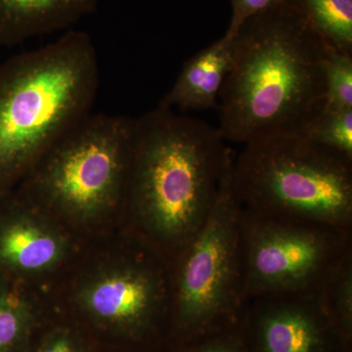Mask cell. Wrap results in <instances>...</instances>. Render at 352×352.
<instances>
[{
	"label": "cell",
	"mask_w": 352,
	"mask_h": 352,
	"mask_svg": "<svg viewBox=\"0 0 352 352\" xmlns=\"http://www.w3.org/2000/svg\"><path fill=\"white\" fill-rule=\"evenodd\" d=\"M219 96L226 141L300 134L326 103L330 47L286 0L245 21Z\"/></svg>",
	"instance_id": "obj_1"
},
{
	"label": "cell",
	"mask_w": 352,
	"mask_h": 352,
	"mask_svg": "<svg viewBox=\"0 0 352 352\" xmlns=\"http://www.w3.org/2000/svg\"><path fill=\"white\" fill-rule=\"evenodd\" d=\"M234 157L219 127L161 106L145 113L122 227L170 264L212 212Z\"/></svg>",
	"instance_id": "obj_2"
},
{
	"label": "cell",
	"mask_w": 352,
	"mask_h": 352,
	"mask_svg": "<svg viewBox=\"0 0 352 352\" xmlns=\"http://www.w3.org/2000/svg\"><path fill=\"white\" fill-rule=\"evenodd\" d=\"M99 82L98 55L85 32L71 30L0 64V198L91 113Z\"/></svg>",
	"instance_id": "obj_3"
},
{
	"label": "cell",
	"mask_w": 352,
	"mask_h": 352,
	"mask_svg": "<svg viewBox=\"0 0 352 352\" xmlns=\"http://www.w3.org/2000/svg\"><path fill=\"white\" fill-rule=\"evenodd\" d=\"M51 292L60 314L126 347L166 346L170 266L124 227L87 242Z\"/></svg>",
	"instance_id": "obj_4"
},
{
	"label": "cell",
	"mask_w": 352,
	"mask_h": 352,
	"mask_svg": "<svg viewBox=\"0 0 352 352\" xmlns=\"http://www.w3.org/2000/svg\"><path fill=\"white\" fill-rule=\"evenodd\" d=\"M138 119L91 113L55 143L17 187L89 242L124 224Z\"/></svg>",
	"instance_id": "obj_5"
},
{
	"label": "cell",
	"mask_w": 352,
	"mask_h": 352,
	"mask_svg": "<svg viewBox=\"0 0 352 352\" xmlns=\"http://www.w3.org/2000/svg\"><path fill=\"white\" fill-rule=\"evenodd\" d=\"M231 184L244 212L352 232L351 157L300 134L245 144L234 157Z\"/></svg>",
	"instance_id": "obj_6"
},
{
	"label": "cell",
	"mask_w": 352,
	"mask_h": 352,
	"mask_svg": "<svg viewBox=\"0 0 352 352\" xmlns=\"http://www.w3.org/2000/svg\"><path fill=\"white\" fill-rule=\"evenodd\" d=\"M231 170L232 166L204 226L168 264L170 351L239 328L247 300L242 208L234 195Z\"/></svg>",
	"instance_id": "obj_7"
},
{
	"label": "cell",
	"mask_w": 352,
	"mask_h": 352,
	"mask_svg": "<svg viewBox=\"0 0 352 352\" xmlns=\"http://www.w3.org/2000/svg\"><path fill=\"white\" fill-rule=\"evenodd\" d=\"M245 300L314 295L352 252V232L337 227L244 212L241 217Z\"/></svg>",
	"instance_id": "obj_8"
},
{
	"label": "cell",
	"mask_w": 352,
	"mask_h": 352,
	"mask_svg": "<svg viewBox=\"0 0 352 352\" xmlns=\"http://www.w3.org/2000/svg\"><path fill=\"white\" fill-rule=\"evenodd\" d=\"M87 243L19 190L0 198V276L52 288Z\"/></svg>",
	"instance_id": "obj_9"
},
{
	"label": "cell",
	"mask_w": 352,
	"mask_h": 352,
	"mask_svg": "<svg viewBox=\"0 0 352 352\" xmlns=\"http://www.w3.org/2000/svg\"><path fill=\"white\" fill-rule=\"evenodd\" d=\"M238 330L249 352H352L317 294L250 298Z\"/></svg>",
	"instance_id": "obj_10"
},
{
	"label": "cell",
	"mask_w": 352,
	"mask_h": 352,
	"mask_svg": "<svg viewBox=\"0 0 352 352\" xmlns=\"http://www.w3.org/2000/svg\"><path fill=\"white\" fill-rule=\"evenodd\" d=\"M99 0H0V45L69 29L91 15Z\"/></svg>",
	"instance_id": "obj_11"
},
{
	"label": "cell",
	"mask_w": 352,
	"mask_h": 352,
	"mask_svg": "<svg viewBox=\"0 0 352 352\" xmlns=\"http://www.w3.org/2000/svg\"><path fill=\"white\" fill-rule=\"evenodd\" d=\"M56 310L51 288L0 276V352H29Z\"/></svg>",
	"instance_id": "obj_12"
},
{
	"label": "cell",
	"mask_w": 352,
	"mask_h": 352,
	"mask_svg": "<svg viewBox=\"0 0 352 352\" xmlns=\"http://www.w3.org/2000/svg\"><path fill=\"white\" fill-rule=\"evenodd\" d=\"M232 64L233 39L223 36L190 58L159 106L180 111L215 107Z\"/></svg>",
	"instance_id": "obj_13"
},
{
	"label": "cell",
	"mask_w": 352,
	"mask_h": 352,
	"mask_svg": "<svg viewBox=\"0 0 352 352\" xmlns=\"http://www.w3.org/2000/svg\"><path fill=\"white\" fill-rule=\"evenodd\" d=\"M332 50L352 53V0H286Z\"/></svg>",
	"instance_id": "obj_14"
},
{
	"label": "cell",
	"mask_w": 352,
	"mask_h": 352,
	"mask_svg": "<svg viewBox=\"0 0 352 352\" xmlns=\"http://www.w3.org/2000/svg\"><path fill=\"white\" fill-rule=\"evenodd\" d=\"M317 296L331 320L352 342V252L333 268Z\"/></svg>",
	"instance_id": "obj_15"
},
{
	"label": "cell",
	"mask_w": 352,
	"mask_h": 352,
	"mask_svg": "<svg viewBox=\"0 0 352 352\" xmlns=\"http://www.w3.org/2000/svg\"><path fill=\"white\" fill-rule=\"evenodd\" d=\"M300 135L352 159V109L324 105Z\"/></svg>",
	"instance_id": "obj_16"
},
{
	"label": "cell",
	"mask_w": 352,
	"mask_h": 352,
	"mask_svg": "<svg viewBox=\"0 0 352 352\" xmlns=\"http://www.w3.org/2000/svg\"><path fill=\"white\" fill-rule=\"evenodd\" d=\"M50 320L38 336L34 349L31 347L29 352H92L91 344L80 325L58 310L57 324L50 325Z\"/></svg>",
	"instance_id": "obj_17"
},
{
	"label": "cell",
	"mask_w": 352,
	"mask_h": 352,
	"mask_svg": "<svg viewBox=\"0 0 352 352\" xmlns=\"http://www.w3.org/2000/svg\"><path fill=\"white\" fill-rule=\"evenodd\" d=\"M326 105L352 109V53L330 48L324 62Z\"/></svg>",
	"instance_id": "obj_18"
},
{
	"label": "cell",
	"mask_w": 352,
	"mask_h": 352,
	"mask_svg": "<svg viewBox=\"0 0 352 352\" xmlns=\"http://www.w3.org/2000/svg\"><path fill=\"white\" fill-rule=\"evenodd\" d=\"M170 352H249L239 330L210 336Z\"/></svg>",
	"instance_id": "obj_19"
},
{
	"label": "cell",
	"mask_w": 352,
	"mask_h": 352,
	"mask_svg": "<svg viewBox=\"0 0 352 352\" xmlns=\"http://www.w3.org/2000/svg\"><path fill=\"white\" fill-rule=\"evenodd\" d=\"M282 1L284 0H230L232 16L224 36L233 38L245 21L281 3Z\"/></svg>",
	"instance_id": "obj_20"
}]
</instances>
